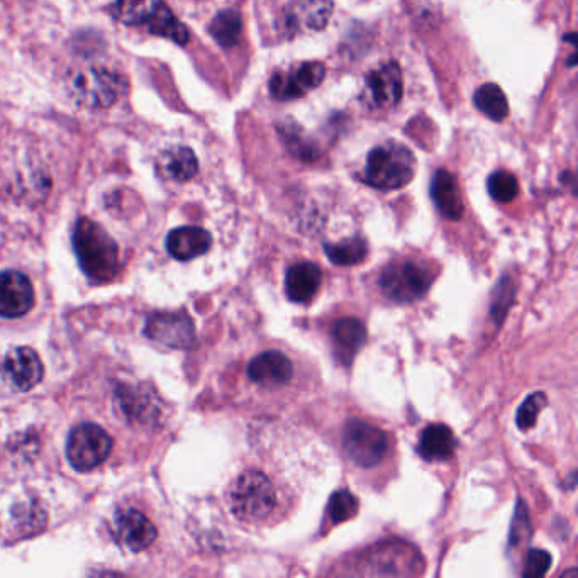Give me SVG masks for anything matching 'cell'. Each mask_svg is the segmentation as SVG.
<instances>
[{
  "mask_svg": "<svg viewBox=\"0 0 578 578\" xmlns=\"http://www.w3.org/2000/svg\"><path fill=\"white\" fill-rule=\"evenodd\" d=\"M367 89L373 106L380 109L397 106L404 94L401 67L392 62L373 70L367 77Z\"/></svg>",
  "mask_w": 578,
  "mask_h": 578,
  "instance_id": "5bb4252c",
  "label": "cell"
},
{
  "mask_svg": "<svg viewBox=\"0 0 578 578\" xmlns=\"http://www.w3.org/2000/svg\"><path fill=\"white\" fill-rule=\"evenodd\" d=\"M326 68L323 63H301L289 72H278L270 80V92L278 101L299 99L323 84Z\"/></svg>",
  "mask_w": 578,
  "mask_h": 578,
  "instance_id": "30bf717a",
  "label": "cell"
},
{
  "mask_svg": "<svg viewBox=\"0 0 578 578\" xmlns=\"http://www.w3.org/2000/svg\"><path fill=\"white\" fill-rule=\"evenodd\" d=\"M333 14L331 0H290L284 26L290 34L317 33L328 26Z\"/></svg>",
  "mask_w": 578,
  "mask_h": 578,
  "instance_id": "7c38bea8",
  "label": "cell"
},
{
  "mask_svg": "<svg viewBox=\"0 0 578 578\" xmlns=\"http://www.w3.org/2000/svg\"><path fill=\"white\" fill-rule=\"evenodd\" d=\"M431 197H433L434 206L438 207V211L441 212V216L450 221L462 219L463 211H465L462 192H460L456 178L450 172L438 170L434 173Z\"/></svg>",
  "mask_w": 578,
  "mask_h": 578,
  "instance_id": "d6986e66",
  "label": "cell"
},
{
  "mask_svg": "<svg viewBox=\"0 0 578 578\" xmlns=\"http://www.w3.org/2000/svg\"><path fill=\"white\" fill-rule=\"evenodd\" d=\"M358 499L350 490H338L331 495L328 504V514L331 523L341 524L356 516Z\"/></svg>",
  "mask_w": 578,
  "mask_h": 578,
  "instance_id": "484cf974",
  "label": "cell"
},
{
  "mask_svg": "<svg viewBox=\"0 0 578 578\" xmlns=\"http://www.w3.org/2000/svg\"><path fill=\"white\" fill-rule=\"evenodd\" d=\"M294 368L289 358L280 351H265L255 356L248 367L251 382L263 387L285 385L292 378Z\"/></svg>",
  "mask_w": 578,
  "mask_h": 578,
  "instance_id": "2e32d148",
  "label": "cell"
},
{
  "mask_svg": "<svg viewBox=\"0 0 578 578\" xmlns=\"http://www.w3.org/2000/svg\"><path fill=\"white\" fill-rule=\"evenodd\" d=\"M145 334L170 348H190L195 343L194 323L184 312H158L148 319Z\"/></svg>",
  "mask_w": 578,
  "mask_h": 578,
  "instance_id": "8fae6325",
  "label": "cell"
},
{
  "mask_svg": "<svg viewBox=\"0 0 578 578\" xmlns=\"http://www.w3.org/2000/svg\"><path fill=\"white\" fill-rule=\"evenodd\" d=\"M112 16L126 26H146L148 31L187 45L189 31L173 16L163 0H116Z\"/></svg>",
  "mask_w": 578,
  "mask_h": 578,
  "instance_id": "7a4b0ae2",
  "label": "cell"
},
{
  "mask_svg": "<svg viewBox=\"0 0 578 578\" xmlns=\"http://www.w3.org/2000/svg\"><path fill=\"white\" fill-rule=\"evenodd\" d=\"M514 295H516V289H514V284L509 278H502L497 289H495L494 301H492V317L495 319V323L499 321L502 323V319L506 317L509 307L512 306V301H514Z\"/></svg>",
  "mask_w": 578,
  "mask_h": 578,
  "instance_id": "f1b7e54d",
  "label": "cell"
},
{
  "mask_svg": "<svg viewBox=\"0 0 578 578\" xmlns=\"http://www.w3.org/2000/svg\"><path fill=\"white\" fill-rule=\"evenodd\" d=\"M45 373L38 353L28 346H17L7 351L0 363V375L19 392H28L41 382Z\"/></svg>",
  "mask_w": 578,
  "mask_h": 578,
  "instance_id": "9c48e42d",
  "label": "cell"
},
{
  "mask_svg": "<svg viewBox=\"0 0 578 578\" xmlns=\"http://www.w3.org/2000/svg\"><path fill=\"white\" fill-rule=\"evenodd\" d=\"M551 567L550 553L543 550H529L526 556V565H524L523 575L528 578H538L546 575Z\"/></svg>",
  "mask_w": 578,
  "mask_h": 578,
  "instance_id": "4dcf8cb0",
  "label": "cell"
},
{
  "mask_svg": "<svg viewBox=\"0 0 578 578\" xmlns=\"http://www.w3.org/2000/svg\"><path fill=\"white\" fill-rule=\"evenodd\" d=\"M321 280L323 273L316 263H297L294 267H290L285 277L287 297L295 304H307L317 294Z\"/></svg>",
  "mask_w": 578,
  "mask_h": 578,
  "instance_id": "ffe728a7",
  "label": "cell"
},
{
  "mask_svg": "<svg viewBox=\"0 0 578 578\" xmlns=\"http://www.w3.org/2000/svg\"><path fill=\"white\" fill-rule=\"evenodd\" d=\"M73 250L80 268L94 282H109L119 270V250L116 241L101 224L80 219L73 231Z\"/></svg>",
  "mask_w": 578,
  "mask_h": 578,
  "instance_id": "6da1fadb",
  "label": "cell"
},
{
  "mask_svg": "<svg viewBox=\"0 0 578 578\" xmlns=\"http://www.w3.org/2000/svg\"><path fill=\"white\" fill-rule=\"evenodd\" d=\"M116 531L119 541L131 551L146 550L156 540L155 524L136 509L117 514Z\"/></svg>",
  "mask_w": 578,
  "mask_h": 578,
  "instance_id": "9a60e30c",
  "label": "cell"
},
{
  "mask_svg": "<svg viewBox=\"0 0 578 578\" xmlns=\"http://www.w3.org/2000/svg\"><path fill=\"white\" fill-rule=\"evenodd\" d=\"M529 534H531V521H529L528 509L524 506L523 501H519L517 502L516 514L512 519L509 543L519 545V543L528 540Z\"/></svg>",
  "mask_w": 578,
  "mask_h": 578,
  "instance_id": "f546056e",
  "label": "cell"
},
{
  "mask_svg": "<svg viewBox=\"0 0 578 578\" xmlns=\"http://www.w3.org/2000/svg\"><path fill=\"white\" fill-rule=\"evenodd\" d=\"M334 345V356L345 365H350L356 353L362 350L367 341V328L356 317H343L333 326L331 333Z\"/></svg>",
  "mask_w": 578,
  "mask_h": 578,
  "instance_id": "ac0fdd59",
  "label": "cell"
},
{
  "mask_svg": "<svg viewBox=\"0 0 578 578\" xmlns=\"http://www.w3.org/2000/svg\"><path fill=\"white\" fill-rule=\"evenodd\" d=\"M343 448L358 467L372 468L384 460L389 440L377 426L353 419L343 431Z\"/></svg>",
  "mask_w": 578,
  "mask_h": 578,
  "instance_id": "ba28073f",
  "label": "cell"
},
{
  "mask_svg": "<svg viewBox=\"0 0 578 578\" xmlns=\"http://www.w3.org/2000/svg\"><path fill=\"white\" fill-rule=\"evenodd\" d=\"M546 395L543 392H534L517 409L516 424L521 431H529L536 424L538 414L546 406Z\"/></svg>",
  "mask_w": 578,
  "mask_h": 578,
  "instance_id": "83f0119b",
  "label": "cell"
},
{
  "mask_svg": "<svg viewBox=\"0 0 578 578\" xmlns=\"http://www.w3.org/2000/svg\"><path fill=\"white\" fill-rule=\"evenodd\" d=\"M123 75L106 67L82 68L70 82V94L80 106L106 109L116 104L124 92Z\"/></svg>",
  "mask_w": 578,
  "mask_h": 578,
  "instance_id": "5b68a950",
  "label": "cell"
},
{
  "mask_svg": "<svg viewBox=\"0 0 578 578\" xmlns=\"http://www.w3.org/2000/svg\"><path fill=\"white\" fill-rule=\"evenodd\" d=\"M489 194L494 201L509 204L519 194L517 178L509 172H495L489 177Z\"/></svg>",
  "mask_w": 578,
  "mask_h": 578,
  "instance_id": "4316f807",
  "label": "cell"
},
{
  "mask_svg": "<svg viewBox=\"0 0 578 578\" xmlns=\"http://www.w3.org/2000/svg\"><path fill=\"white\" fill-rule=\"evenodd\" d=\"M156 170L168 180L187 182L195 177V173L199 170V162L190 148L175 146V148L163 151L156 162Z\"/></svg>",
  "mask_w": 578,
  "mask_h": 578,
  "instance_id": "7402d4cb",
  "label": "cell"
},
{
  "mask_svg": "<svg viewBox=\"0 0 578 578\" xmlns=\"http://www.w3.org/2000/svg\"><path fill=\"white\" fill-rule=\"evenodd\" d=\"M431 275L414 262L392 263L380 275V289L397 304H411L423 299L431 287Z\"/></svg>",
  "mask_w": 578,
  "mask_h": 578,
  "instance_id": "8992f818",
  "label": "cell"
},
{
  "mask_svg": "<svg viewBox=\"0 0 578 578\" xmlns=\"http://www.w3.org/2000/svg\"><path fill=\"white\" fill-rule=\"evenodd\" d=\"M112 438L97 424H80L68 438L67 455L78 472H90L111 455Z\"/></svg>",
  "mask_w": 578,
  "mask_h": 578,
  "instance_id": "52a82bcc",
  "label": "cell"
},
{
  "mask_svg": "<svg viewBox=\"0 0 578 578\" xmlns=\"http://www.w3.org/2000/svg\"><path fill=\"white\" fill-rule=\"evenodd\" d=\"M473 102L478 107V111L484 112L485 116L501 123L509 116V102L501 87L495 84H484L478 87L473 95Z\"/></svg>",
  "mask_w": 578,
  "mask_h": 578,
  "instance_id": "603a6c76",
  "label": "cell"
},
{
  "mask_svg": "<svg viewBox=\"0 0 578 578\" xmlns=\"http://www.w3.org/2000/svg\"><path fill=\"white\" fill-rule=\"evenodd\" d=\"M241 28H243L241 14L234 9H228V11L219 12L214 17L209 31L219 45L224 48H233L234 45H238Z\"/></svg>",
  "mask_w": 578,
  "mask_h": 578,
  "instance_id": "d4e9b609",
  "label": "cell"
},
{
  "mask_svg": "<svg viewBox=\"0 0 578 578\" xmlns=\"http://www.w3.org/2000/svg\"><path fill=\"white\" fill-rule=\"evenodd\" d=\"M34 290L24 273L16 270L0 272V317L16 319L31 311Z\"/></svg>",
  "mask_w": 578,
  "mask_h": 578,
  "instance_id": "4fadbf2b",
  "label": "cell"
},
{
  "mask_svg": "<svg viewBox=\"0 0 578 578\" xmlns=\"http://www.w3.org/2000/svg\"><path fill=\"white\" fill-rule=\"evenodd\" d=\"M416 173V158L407 146L387 141L368 155L363 180L375 189L395 190L406 187Z\"/></svg>",
  "mask_w": 578,
  "mask_h": 578,
  "instance_id": "3957f363",
  "label": "cell"
},
{
  "mask_svg": "<svg viewBox=\"0 0 578 578\" xmlns=\"http://www.w3.org/2000/svg\"><path fill=\"white\" fill-rule=\"evenodd\" d=\"M324 251L334 265L353 267L367 258L368 246L365 239L355 236V238L345 239V241L333 243V245L326 243Z\"/></svg>",
  "mask_w": 578,
  "mask_h": 578,
  "instance_id": "cb8c5ba5",
  "label": "cell"
},
{
  "mask_svg": "<svg viewBox=\"0 0 578 578\" xmlns=\"http://www.w3.org/2000/svg\"><path fill=\"white\" fill-rule=\"evenodd\" d=\"M455 450V434L445 424H429L421 434L417 445V453L428 462L448 460Z\"/></svg>",
  "mask_w": 578,
  "mask_h": 578,
  "instance_id": "44dd1931",
  "label": "cell"
},
{
  "mask_svg": "<svg viewBox=\"0 0 578 578\" xmlns=\"http://www.w3.org/2000/svg\"><path fill=\"white\" fill-rule=\"evenodd\" d=\"M212 238L206 229L185 226L168 234L167 250L175 260L189 262L211 250Z\"/></svg>",
  "mask_w": 578,
  "mask_h": 578,
  "instance_id": "e0dca14e",
  "label": "cell"
},
{
  "mask_svg": "<svg viewBox=\"0 0 578 578\" xmlns=\"http://www.w3.org/2000/svg\"><path fill=\"white\" fill-rule=\"evenodd\" d=\"M229 504L241 521L256 523L272 514L277 494L270 478L258 470H248L234 480L229 490Z\"/></svg>",
  "mask_w": 578,
  "mask_h": 578,
  "instance_id": "277c9868",
  "label": "cell"
}]
</instances>
